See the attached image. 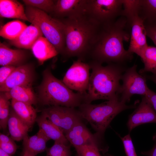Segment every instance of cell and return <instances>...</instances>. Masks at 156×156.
<instances>
[{
	"label": "cell",
	"mask_w": 156,
	"mask_h": 156,
	"mask_svg": "<svg viewBox=\"0 0 156 156\" xmlns=\"http://www.w3.org/2000/svg\"><path fill=\"white\" fill-rule=\"evenodd\" d=\"M43 36L40 28L31 23L27 26L18 37L14 40H10V43L19 49H31L37 39Z\"/></svg>",
	"instance_id": "2e32d148"
},
{
	"label": "cell",
	"mask_w": 156,
	"mask_h": 156,
	"mask_svg": "<svg viewBox=\"0 0 156 156\" xmlns=\"http://www.w3.org/2000/svg\"><path fill=\"white\" fill-rule=\"evenodd\" d=\"M75 148L78 156H102L101 152L104 155L105 153L99 147L94 145H85Z\"/></svg>",
	"instance_id": "4dcf8cb0"
},
{
	"label": "cell",
	"mask_w": 156,
	"mask_h": 156,
	"mask_svg": "<svg viewBox=\"0 0 156 156\" xmlns=\"http://www.w3.org/2000/svg\"><path fill=\"white\" fill-rule=\"evenodd\" d=\"M4 93L0 94V128L4 130L7 127L8 122L10 113V103Z\"/></svg>",
	"instance_id": "83f0119b"
},
{
	"label": "cell",
	"mask_w": 156,
	"mask_h": 156,
	"mask_svg": "<svg viewBox=\"0 0 156 156\" xmlns=\"http://www.w3.org/2000/svg\"><path fill=\"white\" fill-rule=\"evenodd\" d=\"M59 19L63 24L65 36L63 55L68 58L76 57L85 62L97 40L102 25L86 11Z\"/></svg>",
	"instance_id": "7a4b0ae2"
},
{
	"label": "cell",
	"mask_w": 156,
	"mask_h": 156,
	"mask_svg": "<svg viewBox=\"0 0 156 156\" xmlns=\"http://www.w3.org/2000/svg\"><path fill=\"white\" fill-rule=\"evenodd\" d=\"M126 18L120 16L114 21L102 25L97 40L89 55L90 61L102 64H122L131 60L133 54L125 50L124 41L130 39Z\"/></svg>",
	"instance_id": "6da1fadb"
},
{
	"label": "cell",
	"mask_w": 156,
	"mask_h": 156,
	"mask_svg": "<svg viewBox=\"0 0 156 156\" xmlns=\"http://www.w3.org/2000/svg\"><path fill=\"white\" fill-rule=\"evenodd\" d=\"M137 104L127 105L117 99L97 104L83 103L78 109L83 119L89 123L96 132L104 135L111 122L118 114L125 110L136 108Z\"/></svg>",
	"instance_id": "5b68a950"
},
{
	"label": "cell",
	"mask_w": 156,
	"mask_h": 156,
	"mask_svg": "<svg viewBox=\"0 0 156 156\" xmlns=\"http://www.w3.org/2000/svg\"><path fill=\"white\" fill-rule=\"evenodd\" d=\"M117 134L122 142L126 156H137L130 134L121 137Z\"/></svg>",
	"instance_id": "836d02e7"
},
{
	"label": "cell",
	"mask_w": 156,
	"mask_h": 156,
	"mask_svg": "<svg viewBox=\"0 0 156 156\" xmlns=\"http://www.w3.org/2000/svg\"><path fill=\"white\" fill-rule=\"evenodd\" d=\"M123 8L121 16L125 18L139 13L140 0H122Z\"/></svg>",
	"instance_id": "1f68e13d"
},
{
	"label": "cell",
	"mask_w": 156,
	"mask_h": 156,
	"mask_svg": "<svg viewBox=\"0 0 156 156\" xmlns=\"http://www.w3.org/2000/svg\"><path fill=\"white\" fill-rule=\"evenodd\" d=\"M146 79L152 81L156 85V75L153 74L151 75H146Z\"/></svg>",
	"instance_id": "f35d334b"
},
{
	"label": "cell",
	"mask_w": 156,
	"mask_h": 156,
	"mask_svg": "<svg viewBox=\"0 0 156 156\" xmlns=\"http://www.w3.org/2000/svg\"><path fill=\"white\" fill-rule=\"evenodd\" d=\"M31 49L40 64L58 53L53 45L43 36L37 39Z\"/></svg>",
	"instance_id": "d6986e66"
},
{
	"label": "cell",
	"mask_w": 156,
	"mask_h": 156,
	"mask_svg": "<svg viewBox=\"0 0 156 156\" xmlns=\"http://www.w3.org/2000/svg\"><path fill=\"white\" fill-rule=\"evenodd\" d=\"M42 114L56 125L65 134L83 119L76 108L51 106L43 109Z\"/></svg>",
	"instance_id": "9c48e42d"
},
{
	"label": "cell",
	"mask_w": 156,
	"mask_h": 156,
	"mask_svg": "<svg viewBox=\"0 0 156 156\" xmlns=\"http://www.w3.org/2000/svg\"><path fill=\"white\" fill-rule=\"evenodd\" d=\"M26 58V53L21 49H12L5 44L0 43V65L13 66L16 67L22 65Z\"/></svg>",
	"instance_id": "e0dca14e"
},
{
	"label": "cell",
	"mask_w": 156,
	"mask_h": 156,
	"mask_svg": "<svg viewBox=\"0 0 156 156\" xmlns=\"http://www.w3.org/2000/svg\"><path fill=\"white\" fill-rule=\"evenodd\" d=\"M103 156H113L109 154H105V155H104Z\"/></svg>",
	"instance_id": "b9f144b4"
},
{
	"label": "cell",
	"mask_w": 156,
	"mask_h": 156,
	"mask_svg": "<svg viewBox=\"0 0 156 156\" xmlns=\"http://www.w3.org/2000/svg\"><path fill=\"white\" fill-rule=\"evenodd\" d=\"M3 93L9 100L11 99L31 105L35 104L37 101L31 86H16Z\"/></svg>",
	"instance_id": "cb8c5ba5"
},
{
	"label": "cell",
	"mask_w": 156,
	"mask_h": 156,
	"mask_svg": "<svg viewBox=\"0 0 156 156\" xmlns=\"http://www.w3.org/2000/svg\"><path fill=\"white\" fill-rule=\"evenodd\" d=\"M38 90V100L43 105L76 108L85 103L86 94L74 92L62 81L55 77L50 68L43 71Z\"/></svg>",
	"instance_id": "277c9868"
},
{
	"label": "cell",
	"mask_w": 156,
	"mask_h": 156,
	"mask_svg": "<svg viewBox=\"0 0 156 156\" xmlns=\"http://www.w3.org/2000/svg\"><path fill=\"white\" fill-rule=\"evenodd\" d=\"M34 79V69L29 64L17 67L4 82L0 86L1 92H5L18 86H30Z\"/></svg>",
	"instance_id": "5bb4252c"
},
{
	"label": "cell",
	"mask_w": 156,
	"mask_h": 156,
	"mask_svg": "<svg viewBox=\"0 0 156 156\" xmlns=\"http://www.w3.org/2000/svg\"><path fill=\"white\" fill-rule=\"evenodd\" d=\"M87 0H56L52 14L58 19L68 17L86 11Z\"/></svg>",
	"instance_id": "9a60e30c"
},
{
	"label": "cell",
	"mask_w": 156,
	"mask_h": 156,
	"mask_svg": "<svg viewBox=\"0 0 156 156\" xmlns=\"http://www.w3.org/2000/svg\"><path fill=\"white\" fill-rule=\"evenodd\" d=\"M130 28V43L127 50L130 53H135L140 56L148 45L144 21L138 13L133 14L126 18Z\"/></svg>",
	"instance_id": "7c38bea8"
},
{
	"label": "cell",
	"mask_w": 156,
	"mask_h": 156,
	"mask_svg": "<svg viewBox=\"0 0 156 156\" xmlns=\"http://www.w3.org/2000/svg\"><path fill=\"white\" fill-rule=\"evenodd\" d=\"M11 104L17 115L31 128L37 118L36 111L32 105L13 100Z\"/></svg>",
	"instance_id": "603a6c76"
},
{
	"label": "cell",
	"mask_w": 156,
	"mask_h": 156,
	"mask_svg": "<svg viewBox=\"0 0 156 156\" xmlns=\"http://www.w3.org/2000/svg\"><path fill=\"white\" fill-rule=\"evenodd\" d=\"M144 96L150 103L156 112V92L149 89Z\"/></svg>",
	"instance_id": "8d00e7d4"
},
{
	"label": "cell",
	"mask_w": 156,
	"mask_h": 156,
	"mask_svg": "<svg viewBox=\"0 0 156 156\" xmlns=\"http://www.w3.org/2000/svg\"><path fill=\"white\" fill-rule=\"evenodd\" d=\"M149 123H156V112L149 101L144 96L140 103L129 115L127 126L130 132L138 126Z\"/></svg>",
	"instance_id": "4fadbf2b"
},
{
	"label": "cell",
	"mask_w": 156,
	"mask_h": 156,
	"mask_svg": "<svg viewBox=\"0 0 156 156\" xmlns=\"http://www.w3.org/2000/svg\"><path fill=\"white\" fill-rule=\"evenodd\" d=\"M39 129L49 140L68 144L69 143L63 132L56 125L42 114L36 121Z\"/></svg>",
	"instance_id": "ffe728a7"
},
{
	"label": "cell",
	"mask_w": 156,
	"mask_h": 156,
	"mask_svg": "<svg viewBox=\"0 0 156 156\" xmlns=\"http://www.w3.org/2000/svg\"><path fill=\"white\" fill-rule=\"evenodd\" d=\"M22 156H34V155H30L29 154L26 153H23V154Z\"/></svg>",
	"instance_id": "60d3db41"
},
{
	"label": "cell",
	"mask_w": 156,
	"mask_h": 156,
	"mask_svg": "<svg viewBox=\"0 0 156 156\" xmlns=\"http://www.w3.org/2000/svg\"><path fill=\"white\" fill-rule=\"evenodd\" d=\"M0 156H12L7 152L0 148Z\"/></svg>",
	"instance_id": "ab89813d"
},
{
	"label": "cell",
	"mask_w": 156,
	"mask_h": 156,
	"mask_svg": "<svg viewBox=\"0 0 156 156\" xmlns=\"http://www.w3.org/2000/svg\"><path fill=\"white\" fill-rule=\"evenodd\" d=\"M25 12L29 22L37 26L58 53L63 54L65 39L63 24L61 21L31 6H27Z\"/></svg>",
	"instance_id": "8992f818"
},
{
	"label": "cell",
	"mask_w": 156,
	"mask_h": 156,
	"mask_svg": "<svg viewBox=\"0 0 156 156\" xmlns=\"http://www.w3.org/2000/svg\"><path fill=\"white\" fill-rule=\"evenodd\" d=\"M65 135L75 148L85 145H94L105 153L108 149V146L104 140V135L96 132L92 133L82 121L76 124Z\"/></svg>",
	"instance_id": "8fae6325"
},
{
	"label": "cell",
	"mask_w": 156,
	"mask_h": 156,
	"mask_svg": "<svg viewBox=\"0 0 156 156\" xmlns=\"http://www.w3.org/2000/svg\"><path fill=\"white\" fill-rule=\"evenodd\" d=\"M16 67L11 65L1 66L0 68V86L4 82Z\"/></svg>",
	"instance_id": "d590c367"
},
{
	"label": "cell",
	"mask_w": 156,
	"mask_h": 156,
	"mask_svg": "<svg viewBox=\"0 0 156 156\" xmlns=\"http://www.w3.org/2000/svg\"><path fill=\"white\" fill-rule=\"evenodd\" d=\"M90 69L88 63L78 59L74 61L66 72L62 81L71 90L86 94L88 86Z\"/></svg>",
	"instance_id": "30bf717a"
},
{
	"label": "cell",
	"mask_w": 156,
	"mask_h": 156,
	"mask_svg": "<svg viewBox=\"0 0 156 156\" xmlns=\"http://www.w3.org/2000/svg\"><path fill=\"white\" fill-rule=\"evenodd\" d=\"M0 148L12 155L16 152L18 146L11 138L0 133Z\"/></svg>",
	"instance_id": "d6a6232c"
},
{
	"label": "cell",
	"mask_w": 156,
	"mask_h": 156,
	"mask_svg": "<svg viewBox=\"0 0 156 156\" xmlns=\"http://www.w3.org/2000/svg\"><path fill=\"white\" fill-rule=\"evenodd\" d=\"M137 69V65L134 64L126 69L122 75V83L119 93L121 95L119 100L122 102L126 103L135 94L145 96L149 89L145 75L138 73Z\"/></svg>",
	"instance_id": "ba28073f"
},
{
	"label": "cell",
	"mask_w": 156,
	"mask_h": 156,
	"mask_svg": "<svg viewBox=\"0 0 156 156\" xmlns=\"http://www.w3.org/2000/svg\"><path fill=\"white\" fill-rule=\"evenodd\" d=\"M92 72L90 75L85 103L99 99H119L120 81L126 68L122 64H109L106 66L92 61L87 62Z\"/></svg>",
	"instance_id": "3957f363"
},
{
	"label": "cell",
	"mask_w": 156,
	"mask_h": 156,
	"mask_svg": "<svg viewBox=\"0 0 156 156\" xmlns=\"http://www.w3.org/2000/svg\"><path fill=\"white\" fill-rule=\"evenodd\" d=\"M153 140L155 143L153 148L149 151L142 152V154L147 156H156V133L153 136Z\"/></svg>",
	"instance_id": "74e56055"
},
{
	"label": "cell",
	"mask_w": 156,
	"mask_h": 156,
	"mask_svg": "<svg viewBox=\"0 0 156 156\" xmlns=\"http://www.w3.org/2000/svg\"><path fill=\"white\" fill-rule=\"evenodd\" d=\"M27 26L19 20L8 23L1 27L0 36L3 38L10 40L16 39Z\"/></svg>",
	"instance_id": "484cf974"
},
{
	"label": "cell",
	"mask_w": 156,
	"mask_h": 156,
	"mask_svg": "<svg viewBox=\"0 0 156 156\" xmlns=\"http://www.w3.org/2000/svg\"><path fill=\"white\" fill-rule=\"evenodd\" d=\"M0 16L1 17L17 18L29 22L23 5L16 0H0Z\"/></svg>",
	"instance_id": "44dd1931"
},
{
	"label": "cell",
	"mask_w": 156,
	"mask_h": 156,
	"mask_svg": "<svg viewBox=\"0 0 156 156\" xmlns=\"http://www.w3.org/2000/svg\"><path fill=\"white\" fill-rule=\"evenodd\" d=\"M7 126L11 138L17 141L23 140L28 135V132L30 128L13 110L10 111Z\"/></svg>",
	"instance_id": "7402d4cb"
},
{
	"label": "cell",
	"mask_w": 156,
	"mask_h": 156,
	"mask_svg": "<svg viewBox=\"0 0 156 156\" xmlns=\"http://www.w3.org/2000/svg\"><path fill=\"white\" fill-rule=\"evenodd\" d=\"M139 56L144 65V67L139 71L143 74L147 72L156 75V47L148 45L143 50Z\"/></svg>",
	"instance_id": "d4e9b609"
},
{
	"label": "cell",
	"mask_w": 156,
	"mask_h": 156,
	"mask_svg": "<svg viewBox=\"0 0 156 156\" xmlns=\"http://www.w3.org/2000/svg\"><path fill=\"white\" fill-rule=\"evenodd\" d=\"M50 140L40 130L35 135L27 136L23 140V153L36 156L46 150L47 142Z\"/></svg>",
	"instance_id": "ac0fdd59"
},
{
	"label": "cell",
	"mask_w": 156,
	"mask_h": 156,
	"mask_svg": "<svg viewBox=\"0 0 156 156\" xmlns=\"http://www.w3.org/2000/svg\"><path fill=\"white\" fill-rule=\"evenodd\" d=\"M146 36L156 46V22L144 21Z\"/></svg>",
	"instance_id": "e575fe53"
},
{
	"label": "cell",
	"mask_w": 156,
	"mask_h": 156,
	"mask_svg": "<svg viewBox=\"0 0 156 156\" xmlns=\"http://www.w3.org/2000/svg\"><path fill=\"white\" fill-rule=\"evenodd\" d=\"M139 15L144 21L156 22V0H140Z\"/></svg>",
	"instance_id": "4316f807"
},
{
	"label": "cell",
	"mask_w": 156,
	"mask_h": 156,
	"mask_svg": "<svg viewBox=\"0 0 156 156\" xmlns=\"http://www.w3.org/2000/svg\"><path fill=\"white\" fill-rule=\"evenodd\" d=\"M122 0H87L86 13L101 25L113 22L121 16Z\"/></svg>",
	"instance_id": "52a82bcc"
},
{
	"label": "cell",
	"mask_w": 156,
	"mask_h": 156,
	"mask_svg": "<svg viewBox=\"0 0 156 156\" xmlns=\"http://www.w3.org/2000/svg\"><path fill=\"white\" fill-rule=\"evenodd\" d=\"M76 156H78L77 155H76Z\"/></svg>",
	"instance_id": "7bdbcfd3"
},
{
	"label": "cell",
	"mask_w": 156,
	"mask_h": 156,
	"mask_svg": "<svg viewBox=\"0 0 156 156\" xmlns=\"http://www.w3.org/2000/svg\"><path fill=\"white\" fill-rule=\"evenodd\" d=\"M46 156H70V146L64 143L54 142L53 145L47 149Z\"/></svg>",
	"instance_id": "f546056e"
},
{
	"label": "cell",
	"mask_w": 156,
	"mask_h": 156,
	"mask_svg": "<svg viewBox=\"0 0 156 156\" xmlns=\"http://www.w3.org/2000/svg\"><path fill=\"white\" fill-rule=\"evenodd\" d=\"M22 1L27 6L34 7L47 13H52L56 0H23Z\"/></svg>",
	"instance_id": "f1b7e54d"
}]
</instances>
